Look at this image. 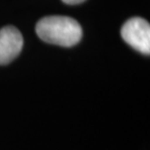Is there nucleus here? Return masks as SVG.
I'll return each instance as SVG.
<instances>
[{"label": "nucleus", "mask_w": 150, "mask_h": 150, "mask_svg": "<svg viewBox=\"0 0 150 150\" xmlns=\"http://www.w3.org/2000/svg\"><path fill=\"white\" fill-rule=\"evenodd\" d=\"M36 32L45 42L61 47H72L82 37V29L79 22L64 16L45 17L38 21Z\"/></svg>", "instance_id": "f257e3e1"}, {"label": "nucleus", "mask_w": 150, "mask_h": 150, "mask_svg": "<svg viewBox=\"0 0 150 150\" xmlns=\"http://www.w3.org/2000/svg\"><path fill=\"white\" fill-rule=\"evenodd\" d=\"M121 37L137 51L150 54V25L147 20L139 17L127 20L121 28Z\"/></svg>", "instance_id": "f03ea898"}, {"label": "nucleus", "mask_w": 150, "mask_h": 150, "mask_svg": "<svg viewBox=\"0 0 150 150\" xmlns=\"http://www.w3.org/2000/svg\"><path fill=\"white\" fill-rule=\"evenodd\" d=\"M23 46L20 31L12 26L0 30V64H8L17 58Z\"/></svg>", "instance_id": "7ed1b4c3"}, {"label": "nucleus", "mask_w": 150, "mask_h": 150, "mask_svg": "<svg viewBox=\"0 0 150 150\" xmlns=\"http://www.w3.org/2000/svg\"><path fill=\"white\" fill-rule=\"evenodd\" d=\"M61 1L67 4V5H78V4L83 2L85 0H61Z\"/></svg>", "instance_id": "20e7f679"}]
</instances>
